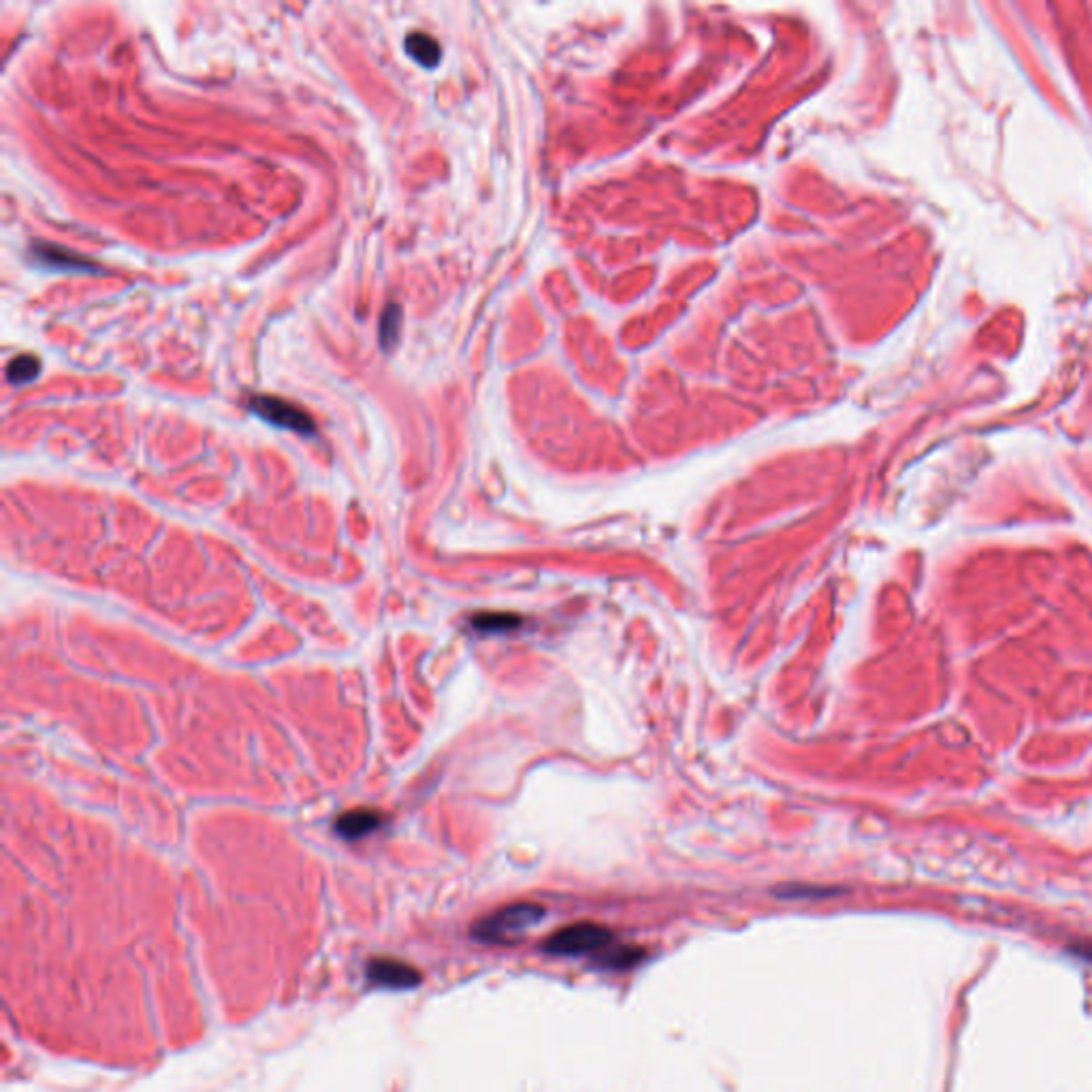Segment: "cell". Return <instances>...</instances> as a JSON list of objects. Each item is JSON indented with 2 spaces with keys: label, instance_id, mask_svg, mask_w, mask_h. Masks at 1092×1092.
I'll use <instances>...</instances> for the list:
<instances>
[{
  "label": "cell",
  "instance_id": "7a4b0ae2",
  "mask_svg": "<svg viewBox=\"0 0 1092 1092\" xmlns=\"http://www.w3.org/2000/svg\"><path fill=\"white\" fill-rule=\"evenodd\" d=\"M613 944V933L607 926L594 922H576L552 933L543 946L548 955L578 958V955L602 954Z\"/></svg>",
  "mask_w": 1092,
  "mask_h": 1092
},
{
  "label": "cell",
  "instance_id": "5b68a950",
  "mask_svg": "<svg viewBox=\"0 0 1092 1092\" xmlns=\"http://www.w3.org/2000/svg\"><path fill=\"white\" fill-rule=\"evenodd\" d=\"M387 823V816H382L376 809H350L346 814H340L334 821V832L343 841H361L378 830H382Z\"/></svg>",
  "mask_w": 1092,
  "mask_h": 1092
},
{
  "label": "cell",
  "instance_id": "8992f818",
  "mask_svg": "<svg viewBox=\"0 0 1092 1092\" xmlns=\"http://www.w3.org/2000/svg\"><path fill=\"white\" fill-rule=\"evenodd\" d=\"M367 977L374 984L387 986V988H410L418 984V975L408 964L395 962V960H374L367 966Z\"/></svg>",
  "mask_w": 1092,
  "mask_h": 1092
},
{
  "label": "cell",
  "instance_id": "3957f363",
  "mask_svg": "<svg viewBox=\"0 0 1092 1092\" xmlns=\"http://www.w3.org/2000/svg\"><path fill=\"white\" fill-rule=\"evenodd\" d=\"M248 410L275 429H286V431H292V433H299L306 438L316 435L314 418L306 410H301L282 398L252 395L248 400Z\"/></svg>",
  "mask_w": 1092,
  "mask_h": 1092
},
{
  "label": "cell",
  "instance_id": "30bf717a",
  "mask_svg": "<svg viewBox=\"0 0 1092 1092\" xmlns=\"http://www.w3.org/2000/svg\"><path fill=\"white\" fill-rule=\"evenodd\" d=\"M470 625L480 634H502L517 629L521 625V619L510 613H478L472 616Z\"/></svg>",
  "mask_w": 1092,
  "mask_h": 1092
},
{
  "label": "cell",
  "instance_id": "ba28073f",
  "mask_svg": "<svg viewBox=\"0 0 1092 1092\" xmlns=\"http://www.w3.org/2000/svg\"><path fill=\"white\" fill-rule=\"evenodd\" d=\"M41 369H43V365H41L39 356L20 354V356H13L6 363L4 376H6V382L11 387H26V385L35 382L41 376Z\"/></svg>",
  "mask_w": 1092,
  "mask_h": 1092
},
{
  "label": "cell",
  "instance_id": "6da1fadb",
  "mask_svg": "<svg viewBox=\"0 0 1092 1092\" xmlns=\"http://www.w3.org/2000/svg\"><path fill=\"white\" fill-rule=\"evenodd\" d=\"M545 915V907L536 902L506 905L478 920L472 935L480 944H512L538 926Z\"/></svg>",
  "mask_w": 1092,
  "mask_h": 1092
},
{
  "label": "cell",
  "instance_id": "8fae6325",
  "mask_svg": "<svg viewBox=\"0 0 1092 1092\" xmlns=\"http://www.w3.org/2000/svg\"><path fill=\"white\" fill-rule=\"evenodd\" d=\"M783 898H819V896H830V889H819V887L805 886V889L790 887L788 892H781Z\"/></svg>",
  "mask_w": 1092,
  "mask_h": 1092
},
{
  "label": "cell",
  "instance_id": "9c48e42d",
  "mask_svg": "<svg viewBox=\"0 0 1092 1092\" xmlns=\"http://www.w3.org/2000/svg\"><path fill=\"white\" fill-rule=\"evenodd\" d=\"M402 321H404L402 308L398 303H389L385 308V312L380 316V325H378V341L385 352H391L402 338Z\"/></svg>",
  "mask_w": 1092,
  "mask_h": 1092
},
{
  "label": "cell",
  "instance_id": "52a82bcc",
  "mask_svg": "<svg viewBox=\"0 0 1092 1092\" xmlns=\"http://www.w3.org/2000/svg\"><path fill=\"white\" fill-rule=\"evenodd\" d=\"M406 54L410 58L422 68H435L442 63V46L438 43L435 37L414 30L410 32L404 41Z\"/></svg>",
  "mask_w": 1092,
  "mask_h": 1092
},
{
  "label": "cell",
  "instance_id": "277c9868",
  "mask_svg": "<svg viewBox=\"0 0 1092 1092\" xmlns=\"http://www.w3.org/2000/svg\"><path fill=\"white\" fill-rule=\"evenodd\" d=\"M28 257L32 259V263H35V265H39L41 270H48V272H101V268H99L96 263H92L88 257H83V255L75 252L73 248L61 246V244H52V242H43V239H35V242H30Z\"/></svg>",
  "mask_w": 1092,
  "mask_h": 1092
}]
</instances>
